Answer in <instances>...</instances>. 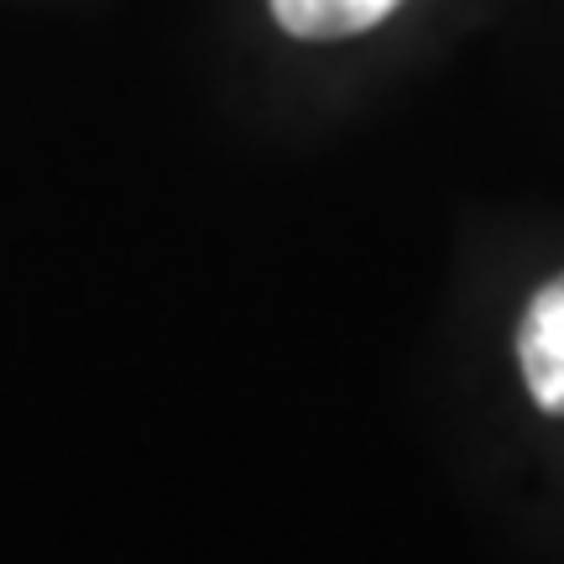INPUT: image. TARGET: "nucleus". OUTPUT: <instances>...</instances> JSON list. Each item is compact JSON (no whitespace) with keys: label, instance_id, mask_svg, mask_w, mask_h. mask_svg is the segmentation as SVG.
<instances>
[{"label":"nucleus","instance_id":"2","mask_svg":"<svg viewBox=\"0 0 564 564\" xmlns=\"http://www.w3.org/2000/svg\"><path fill=\"white\" fill-rule=\"evenodd\" d=\"M398 6L403 0H272V17L293 37H356Z\"/></svg>","mask_w":564,"mask_h":564},{"label":"nucleus","instance_id":"1","mask_svg":"<svg viewBox=\"0 0 564 564\" xmlns=\"http://www.w3.org/2000/svg\"><path fill=\"white\" fill-rule=\"evenodd\" d=\"M518 366L544 413H564V278L544 282L518 329Z\"/></svg>","mask_w":564,"mask_h":564}]
</instances>
